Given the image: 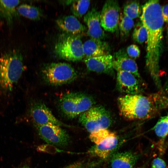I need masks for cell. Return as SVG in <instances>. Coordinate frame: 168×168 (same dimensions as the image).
Wrapping results in <instances>:
<instances>
[{"label":"cell","mask_w":168,"mask_h":168,"mask_svg":"<svg viewBox=\"0 0 168 168\" xmlns=\"http://www.w3.org/2000/svg\"><path fill=\"white\" fill-rule=\"evenodd\" d=\"M117 85L119 90L127 94H138L142 91L139 79L131 73L123 71H117Z\"/></svg>","instance_id":"8fae6325"},{"label":"cell","mask_w":168,"mask_h":168,"mask_svg":"<svg viewBox=\"0 0 168 168\" xmlns=\"http://www.w3.org/2000/svg\"><path fill=\"white\" fill-rule=\"evenodd\" d=\"M140 21L147 33L146 66L156 85L161 87L159 62L162 49L164 21L159 1L151 0L142 7Z\"/></svg>","instance_id":"6da1fadb"},{"label":"cell","mask_w":168,"mask_h":168,"mask_svg":"<svg viewBox=\"0 0 168 168\" xmlns=\"http://www.w3.org/2000/svg\"><path fill=\"white\" fill-rule=\"evenodd\" d=\"M95 103L94 99L89 95L80 92H71L62 96L59 105L63 114L72 119L91 108Z\"/></svg>","instance_id":"277c9868"},{"label":"cell","mask_w":168,"mask_h":168,"mask_svg":"<svg viewBox=\"0 0 168 168\" xmlns=\"http://www.w3.org/2000/svg\"><path fill=\"white\" fill-rule=\"evenodd\" d=\"M24 71L23 57L20 51L13 49L0 57V93L11 92Z\"/></svg>","instance_id":"3957f363"},{"label":"cell","mask_w":168,"mask_h":168,"mask_svg":"<svg viewBox=\"0 0 168 168\" xmlns=\"http://www.w3.org/2000/svg\"><path fill=\"white\" fill-rule=\"evenodd\" d=\"M165 91L168 93V80L166 82L164 87Z\"/></svg>","instance_id":"4dcf8cb0"},{"label":"cell","mask_w":168,"mask_h":168,"mask_svg":"<svg viewBox=\"0 0 168 168\" xmlns=\"http://www.w3.org/2000/svg\"><path fill=\"white\" fill-rule=\"evenodd\" d=\"M19 0H0V19L5 21L11 29L15 20L19 17L16 7L19 4Z\"/></svg>","instance_id":"e0dca14e"},{"label":"cell","mask_w":168,"mask_h":168,"mask_svg":"<svg viewBox=\"0 0 168 168\" xmlns=\"http://www.w3.org/2000/svg\"><path fill=\"white\" fill-rule=\"evenodd\" d=\"M118 1L114 0L106 1L100 12L101 26L105 31L113 33L118 27L121 13Z\"/></svg>","instance_id":"9c48e42d"},{"label":"cell","mask_w":168,"mask_h":168,"mask_svg":"<svg viewBox=\"0 0 168 168\" xmlns=\"http://www.w3.org/2000/svg\"><path fill=\"white\" fill-rule=\"evenodd\" d=\"M161 11L164 22L168 23V4L161 7Z\"/></svg>","instance_id":"f546056e"},{"label":"cell","mask_w":168,"mask_h":168,"mask_svg":"<svg viewBox=\"0 0 168 168\" xmlns=\"http://www.w3.org/2000/svg\"><path fill=\"white\" fill-rule=\"evenodd\" d=\"M114 133L107 129H103L90 133L89 138L92 142L97 145Z\"/></svg>","instance_id":"484cf974"},{"label":"cell","mask_w":168,"mask_h":168,"mask_svg":"<svg viewBox=\"0 0 168 168\" xmlns=\"http://www.w3.org/2000/svg\"><path fill=\"white\" fill-rule=\"evenodd\" d=\"M100 12L93 8L85 14L84 21L87 26V35L91 38L103 40L105 34L100 25Z\"/></svg>","instance_id":"7c38bea8"},{"label":"cell","mask_w":168,"mask_h":168,"mask_svg":"<svg viewBox=\"0 0 168 168\" xmlns=\"http://www.w3.org/2000/svg\"><path fill=\"white\" fill-rule=\"evenodd\" d=\"M154 130L159 138H164L168 135V115L159 119L154 127Z\"/></svg>","instance_id":"d4e9b609"},{"label":"cell","mask_w":168,"mask_h":168,"mask_svg":"<svg viewBox=\"0 0 168 168\" xmlns=\"http://www.w3.org/2000/svg\"><path fill=\"white\" fill-rule=\"evenodd\" d=\"M118 142L117 136L114 133L92 147L88 152L92 155L103 159L106 158L116 147Z\"/></svg>","instance_id":"ac0fdd59"},{"label":"cell","mask_w":168,"mask_h":168,"mask_svg":"<svg viewBox=\"0 0 168 168\" xmlns=\"http://www.w3.org/2000/svg\"><path fill=\"white\" fill-rule=\"evenodd\" d=\"M86 164L82 161H79L74 162L63 168H86ZM23 168H30L26 167Z\"/></svg>","instance_id":"f1b7e54d"},{"label":"cell","mask_w":168,"mask_h":168,"mask_svg":"<svg viewBox=\"0 0 168 168\" xmlns=\"http://www.w3.org/2000/svg\"><path fill=\"white\" fill-rule=\"evenodd\" d=\"M17 9L19 14L35 21L40 20L43 16V12L40 8L26 4H21Z\"/></svg>","instance_id":"ffe728a7"},{"label":"cell","mask_w":168,"mask_h":168,"mask_svg":"<svg viewBox=\"0 0 168 168\" xmlns=\"http://www.w3.org/2000/svg\"><path fill=\"white\" fill-rule=\"evenodd\" d=\"M54 51L59 58L67 61L82 60L84 56L80 35H61L55 45Z\"/></svg>","instance_id":"5b68a950"},{"label":"cell","mask_w":168,"mask_h":168,"mask_svg":"<svg viewBox=\"0 0 168 168\" xmlns=\"http://www.w3.org/2000/svg\"><path fill=\"white\" fill-rule=\"evenodd\" d=\"M132 34L133 40L140 44L143 43L147 40V30L140 21L134 25Z\"/></svg>","instance_id":"cb8c5ba5"},{"label":"cell","mask_w":168,"mask_h":168,"mask_svg":"<svg viewBox=\"0 0 168 168\" xmlns=\"http://www.w3.org/2000/svg\"></svg>","instance_id":"d6a6232c"},{"label":"cell","mask_w":168,"mask_h":168,"mask_svg":"<svg viewBox=\"0 0 168 168\" xmlns=\"http://www.w3.org/2000/svg\"><path fill=\"white\" fill-rule=\"evenodd\" d=\"M29 113L35 126L50 123L59 126L69 127L57 119L43 103L33 102L30 106Z\"/></svg>","instance_id":"30bf717a"},{"label":"cell","mask_w":168,"mask_h":168,"mask_svg":"<svg viewBox=\"0 0 168 168\" xmlns=\"http://www.w3.org/2000/svg\"><path fill=\"white\" fill-rule=\"evenodd\" d=\"M84 62L87 69L91 71L105 73L113 72V57L110 54L85 58Z\"/></svg>","instance_id":"4fadbf2b"},{"label":"cell","mask_w":168,"mask_h":168,"mask_svg":"<svg viewBox=\"0 0 168 168\" xmlns=\"http://www.w3.org/2000/svg\"><path fill=\"white\" fill-rule=\"evenodd\" d=\"M83 49L85 58L109 54L111 51L110 45L107 42L91 38L83 44Z\"/></svg>","instance_id":"9a60e30c"},{"label":"cell","mask_w":168,"mask_h":168,"mask_svg":"<svg viewBox=\"0 0 168 168\" xmlns=\"http://www.w3.org/2000/svg\"><path fill=\"white\" fill-rule=\"evenodd\" d=\"M141 12L139 2L137 1H130L125 4L123 13L133 20L138 17Z\"/></svg>","instance_id":"7402d4cb"},{"label":"cell","mask_w":168,"mask_h":168,"mask_svg":"<svg viewBox=\"0 0 168 168\" xmlns=\"http://www.w3.org/2000/svg\"><path fill=\"white\" fill-rule=\"evenodd\" d=\"M43 78L49 84L60 86L74 81L77 77L76 71L70 64L54 63L46 65L42 71Z\"/></svg>","instance_id":"8992f818"},{"label":"cell","mask_w":168,"mask_h":168,"mask_svg":"<svg viewBox=\"0 0 168 168\" xmlns=\"http://www.w3.org/2000/svg\"><path fill=\"white\" fill-rule=\"evenodd\" d=\"M40 137L47 143L63 147L70 142V137L60 126L49 123L35 126Z\"/></svg>","instance_id":"ba28073f"},{"label":"cell","mask_w":168,"mask_h":168,"mask_svg":"<svg viewBox=\"0 0 168 168\" xmlns=\"http://www.w3.org/2000/svg\"><path fill=\"white\" fill-rule=\"evenodd\" d=\"M137 160V156L131 152L116 153L111 159V166L112 168H133Z\"/></svg>","instance_id":"d6986e66"},{"label":"cell","mask_w":168,"mask_h":168,"mask_svg":"<svg viewBox=\"0 0 168 168\" xmlns=\"http://www.w3.org/2000/svg\"><path fill=\"white\" fill-rule=\"evenodd\" d=\"M58 27L65 33L74 35H80L86 30V26L74 16H64L56 21Z\"/></svg>","instance_id":"2e32d148"},{"label":"cell","mask_w":168,"mask_h":168,"mask_svg":"<svg viewBox=\"0 0 168 168\" xmlns=\"http://www.w3.org/2000/svg\"><path fill=\"white\" fill-rule=\"evenodd\" d=\"M90 4V1L87 0L73 1L71 4V10L74 16L80 18L86 14Z\"/></svg>","instance_id":"603a6c76"},{"label":"cell","mask_w":168,"mask_h":168,"mask_svg":"<svg viewBox=\"0 0 168 168\" xmlns=\"http://www.w3.org/2000/svg\"><path fill=\"white\" fill-rule=\"evenodd\" d=\"M79 120L90 133L107 129L112 123L109 112L100 105L93 106L82 113L79 115Z\"/></svg>","instance_id":"52a82bcc"},{"label":"cell","mask_w":168,"mask_h":168,"mask_svg":"<svg viewBox=\"0 0 168 168\" xmlns=\"http://www.w3.org/2000/svg\"><path fill=\"white\" fill-rule=\"evenodd\" d=\"M127 54L130 58L132 59H136L139 56L140 51L137 45L132 44L127 47Z\"/></svg>","instance_id":"4316f807"},{"label":"cell","mask_w":168,"mask_h":168,"mask_svg":"<svg viewBox=\"0 0 168 168\" xmlns=\"http://www.w3.org/2000/svg\"><path fill=\"white\" fill-rule=\"evenodd\" d=\"M166 166L165 161L161 158L158 157L152 161V168H166Z\"/></svg>","instance_id":"83f0119b"},{"label":"cell","mask_w":168,"mask_h":168,"mask_svg":"<svg viewBox=\"0 0 168 168\" xmlns=\"http://www.w3.org/2000/svg\"><path fill=\"white\" fill-rule=\"evenodd\" d=\"M134 26L133 19L121 13L118 27L121 37L123 39L127 38L132 28Z\"/></svg>","instance_id":"44dd1931"},{"label":"cell","mask_w":168,"mask_h":168,"mask_svg":"<svg viewBox=\"0 0 168 168\" xmlns=\"http://www.w3.org/2000/svg\"><path fill=\"white\" fill-rule=\"evenodd\" d=\"M118 104L120 114L129 120L149 119L160 110L157 93L127 94L118 98Z\"/></svg>","instance_id":"7a4b0ae2"},{"label":"cell","mask_w":168,"mask_h":168,"mask_svg":"<svg viewBox=\"0 0 168 168\" xmlns=\"http://www.w3.org/2000/svg\"><path fill=\"white\" fill-rule=\"evenodd\" d=\"M113 57L114 69L117 71H123L131 73L140 80L141 77L136 63L128 55L124 50H119Z\"/></svg>","instance_id":"5bb4252c"},{"label":"cell","mask_w":168,"mask_h":168,"mask_svg":"<svg viewBox=\"0 0 168 168\" xmlns=\"http://www.w3.org/2000/svg\"><path fill=\"white\" fill-rule=\"evenodd\" d=\"M167 36H168V27L167 29Z\"/></svg>","instance_id":"1f68e13d"}]
</instances>
